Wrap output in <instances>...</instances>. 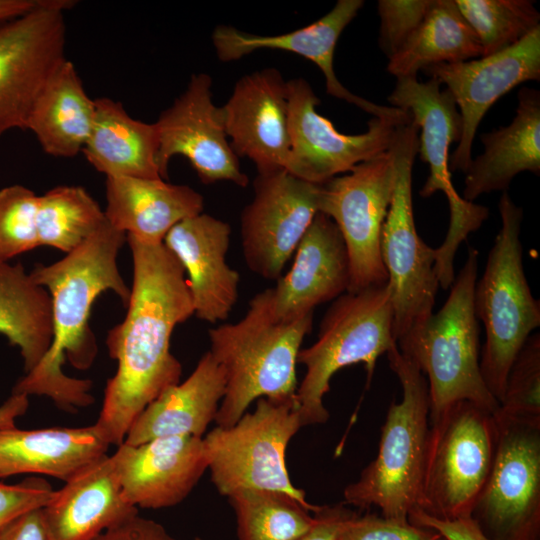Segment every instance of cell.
<instances>
[{
  "label": "cell",
  "mask_w": 540,
  "mask_h": 540,
  "mask_svg": "<svg viewBox=\"0 0 540 540\" xmlns=\"http://www.w3.org/2000/svg\"><path fill=\"white\" fill-rule=\"evenodd\" d=\"M70 0H44L38 7L0 21V135L25 129L36 98L66 59L64 11Z\"/></svg>",
  "instance_id": "obj_14"
},
{
  "label": "cell",
  "mask_w": 540,
  "mask_h": 540,
  "mask_svg": "<svg viewBox=\"0 0 540 540\" xmlns=\"http://www.w3.org/2000/svg\"><path fill=\"white\" fill-rule=\"evenodd\" d=\"M49 540H94L138 514L124 497L113 455H104L54 491L42 508Z\"/></svg>",
  "instance_id": "obj_24"
},
{
  "label": "cell",
  "mask_w": 540,
  "mask_h": 540,
  "mask_svg": "<svg viewBox=\"0 0 540 540\" xmlns=\"http://www.w3.org/2000/svg\"><path fill=\"white\" fill-rule=\"evenodd\" d=\"M94 116L95 101L87 95L74 64L65 59L36 98L25 129L45 153L74 157L90 136Z\"/></svg>",
  "instance_id": "obj_30"
},
{
  "label": "cell",
  "mask_w": 540,
  "mask_h": 540,
  "mask_svg": "<svg viewBox=\"0 0 540 540\" xmlns=\"http://www.w3.org/2000/svg\"><path fill=\"white\" fill-rule=\"evenodd\" d=\"M239 540H296L314 523L318 506H307L281 491L241 489L228 497Z\"/></svg>",
  "instance_id": "obj_33"
},
{
  "label": "cell",
  "mask_w": 540,
  "mask_h": 540,
  "mask_svg": "<svg viewBox=\"0 0 540 540\" xmlns=\"http://www.w3.org/2000/svg\"><path fill=\"white\" fill-rule=\"evenodd\" d=\"M321 184L287 171L257 174L254 196L241 213V241L248 268L267 280H278L319 212Z\"/></svg>",
  "instance_id": "obj_16"
},
{
  "label": "cell",
  "mask_w": 540,
  "mask_h": 540,
  "mask_svg": "<svg viewBox=\"0 0 540 540\" xmlns=\"http://www.w3.org/2000/svg\"><path fill=\"white\" fill-rule=\"evenodd\" d=\"M484 152L472 159L465 172L463 197L473 202L480 195L509 188L519 173L540 174V93L523 87L513 121L481 135Z\"/></svg>",
  "instance_id": "obj_28"
},
{
  "label": "cell",
  "mask_w": 540,
  "mask_h": 540,
  "mask_svg": "<svg viewBox=\"0 0 540 540\" xmlns=\"http://www.w3.org/2000/svg\"><path fill=\"white\" fill-rule=\"evenodd\" d=\"M108 222L126 236L159 244L177 223L203 212V196L164 179L106 178Z\"/></svg>",
  "instance_id": "obj_25"
},
{
  "label": "cell",
  "mask_w": 540,
  "mask_h": 540,
  "mask_svg": "<svg viewBox=\"0 0 540 540\" xmlns=\"http://www.w3.org/2000/svg\"><path fill=\"white\" fill-rule=\"evenodd\" d=\"M211 85L208 74H193L185 91L155 122L160 175L167 179L171 158L181 155L204 184L229 181L246 187L249 178L227 140L222 109L212 101Z\"/></svg>",
  "instance_id": "obj_17"
},
{
  "label": "cell",
  "mask_w": 540,
  "mask_h": 540,
  "mask_svg": "<svg viewBox=\"0 0 540 540\" xmlns=\"http://www.w3.org/2000/svg\"><path fill=\"white\" fill-rule=\"evenodd\" d=\"M354 513L343 504L318 506L312 527L296 540H339L344 523Z\"/></svg>",
  "instance_id": "obj_43"
},
{
  "label": "cell",
  "mask_w": 540,
  "mask_h": 540,
  "mask_svg": "<svg viewBox=\"0 0 540 540\" xmlns=\"http://www.w3.org/2000/svg\"><path fill=\"white\" fill-rule=\"evenodd\" d=\"M94 540H177L159 523L138 514L107 529Z\"/></svg>",
  "instance_id": "obj_42"
},
{
  "label": "cell",
  "mask_w": 540,
  "mask_h": 540,
  "mask_svg": "<svg viewBox=\"0 0 540 540\" xmlns=\"http://www.w3.org/2000/svg\"><path fill=\"white\" fill-rule=\"evenodd\" d=\"M125 499L159 509L182 502L208 469L203 437H159L139 445L122 443L112 454Z\"/></svg>",
  "instance_id": "obj_20"
},
{
  "label": "cell",
  "mask_w": 540,
  "mask_h": 540,
  "mask_svg": "<svg viewBox=\"0 0 540 540\" xmlns=\"http://www.w3.org/2000/svg\"><path fill=\"white\" fill-rule=\"evenodd\" d=\"M394 346L388 282L336 298L321 320L317 340L298 354L297 363L306 367L296 392L302 427L328 420L323 397L338 370L363 363L370 381L378 358Z\"/></svg>",
  "instance_id": "obj_7"
},
{
  "label": "cell",
  "mask_w": 540,
  "mask_h": 540,
  "mask_svg": "<svg viewBox=\"0 0 540 540\" xmlns=\"http://www.w3.org/2000/svg\"><path fill=\"white\" fill-rule=\"evenodd\" d=\"M193 540H202V539H201V538H199V537H196V538H194Z\"/></svg>",
  "instance_id": "obj_47"
},
{
  "label": "cell",
  "mask_w": 540,
  "mask_h": 540,
  "mask_svg": "<svg viewBox=\"0 0 540 540\" xmlns=\"http://www.w3.org/2000/svg\"><path fill=\"white\" fill-rule=\"evenodd\" d=\"M363 5L362 0H339L327 14L308 26L274 36L249 34L233 26L220 25L212 33L213 46L222 62L239 60L259 49H278L298 54L312 61L322 71L326 91L331 96L354 104L373 117H406L408 113L404 110L381 106L353 94L342 85L334 72L337 41Z\"/></svg>",
  "instance_id": "obj_21"
},
{
  "label": "cell",
  "mask_w": 540,
  "mask_h": 540,
  "mask_svg": "<svg viewBox=\"0 0 540 540\" xmlns=\"http://www.w3.org/2000/svg\"><path fill=\"white\" fill-rule=\"evenodd\" d=\"M96 424L34 430L0 428V478L34 473L69 481L107 454Z\"/></svg>",
  "instance_id": "obj_27"
},
{
  "label": "cell",
  "mask_w": 540,
  "mask_h": 540,
  "mask_svg": "<svg viewBox=\"0 0 540 540\" xmlns=\"http://www.w3.org/2000/svg\"><path fill=\"white\" fill-rule=\"evenodd\" d=\"M391 149L321 184L319 212L338 227L345 242L350 285L357 292L384 285L388 275L381 258V233L395 186Z\"/></svg>",
  "instance_id": "obj_13"
},
{
  "label": "cell",
  "mask_w": 540,
  "mask_h": 540,
  "mask_svg": "<svg viewBox=\"0 0 540 540\" xmlns=\"http://www.w3.org/2000/svg\"><path fill=\"white\" fill-rule=\"evenodd\" d=\"M497 414L540 422V334L532 333L516 355L507 374Z\"/></svg>",
  "instance_id": "obj_36"
},
{
  "label": "cell",
  "mask_w": 540,
  "mask_h": 540,
  "mask_svg": "<svg viewBox=\"0 0 540 540\" xmlns=\"http://www.w3.org/2000/svg\"><path fill=\"white\" fill-rule=\"evenodd\" d=\"M496 420L493 465L471 518L491 540H540V422Z\"/></svg>",
  "instance_id": "obj_12"
},
{
  "label": "cell",
  "mask_w": 540,
  "mask_h": 540,
  "mask_svg": "<svg viewBox=\"0 0 540 540\" xmlns=\"http://www.w3.org/2000/svg\"><path fill=\"white\" fill-rule=\"evenodd\" d=\"M0 334L19 348L26 373L41 362L52 343L51 296L20 262L0 260Z\"/></svg>",
  "instance_id": "obj_31"
},
{
  "label": "cell",
  "mask_w": 540,
  "mask_h": 540,
  "mask_svg": "<svg viewBox=\"0 0 540 540\" xmlns=\"http://www.w3.org/2000/svg\"><path fill=\"white\" fill-rule=\"evenodd\" d=\"M433 0H379V46L390 59L418 28Z\"/></svg>",
  "instance_id": "obj_38"
},
{
  "label": "cell",
  "mask_w": 540,
  "mask_h": 540,
  "mask_svg": "<svg viewBox=\"0 0 540 540\" xmlns=\"http://www.w3.org/2000/svg\"><path fill=\"white\" fill-rule=\"evenodd\" d=\"M126 234L106 222L79 247L50 265L36 264L31 278L47 289L52 300L53 339L41 362L21 377L12 394L44 395L66 411L94 402L92 382L67 376L65 357L77 369L89 368L97 346L88 326L92 305L105 291H113L125 305L130 289L117 265Z\"/></svg>",
  "instance_id": "obj_2"
},
{
  "label": "cell",
  "mask_w": 540,
  "mask_h": 540,
  "mask_svg": "<svg viewBox=\"0 0 540 540\" xmlns=\"http://www.w3.org/2000/svg\"><path fill=\"white\" fill-rule=\"evenodd\" d=\"M499 212L501 229L473 294L475 316L485 328L480 372L498 403L503 397L512 362L527 338L540 326V304L531 293L523 268L520 240L523 210L503 192Z\"/></svg>",
  "instance_id": "obj_6"
},
{
  "label": "cell",
  "mask_w": 540,
  "mask_h": 540,
  "mask_svg": "<svg viewBox=\"0 0 540 540\" xmlns=\"http://www.w3.org/2000/svg\"><path fill=\"white\" fill-rule=\"evenodd\" d=\"M339 540H446L439 532L377 514L354 513L344 523Z\"/></svg>",
  "instance_id": "obj_39"
},
{
  "label": "cell",
  "mask_w": 540,
  "mask_h": 540,
  "mask_svg": "<svg viewBox=\"0 0 540 540\" xmlns=\"http://www.w3.org/2000/svg\"><path fill=\"white\" fill-rule=\"evenodd\" d=\"M444 83L453 96L462 121L461 138L449 157V170L466 172L477 128L490 107L526 81L540 79V26L521 41L478 60L439 63L424 70Z\"/></svg>",
  "instance_id": "obj_18"
},
{
  "label": "cell",
  "mask_w": 540,
  "mask_h": 540,
  "mask_svg": "<svg viewBox=\"0 0 540 540\" xmlns=\"http://www.w3.org/2000/svg\"><path fill=\"white\" fill-rule=\"evenodd\" d=\"M386 354L402 399L390 404L375 459L345 487L343 496L347 504L378 507L383 517L408 520L420 497L429 429L428 382L397 345Z\"/></svg>",
  "instance_id": "obj_5"
},
{
  "label": "cell",
  "mask_w": 540,
  "mask_h": 540,
  "mask_svg": "<svg viewBox=\"0 0 540 540\" xmlns=\"http://www.w3.org/2000/svg\"><path fill=\"white\" fill-rule=\"evenodd\" d=\"M226 389L223 367L207 351L191 375L165 389L138 415L123 443L139 445L159 437L202 438L215 421Z\"/></svg>",
  "instance_id": "obj_26"
},
{
  "label": "cell",
  "mask_w": 540,
  "mask_h": 540,
  "mask_svg": "<svg viewBox=\"0 0 540 540\" xmlns=\"http://www.w3.org/2000/svg\"><path fill=\"white\" fill-rule=\"evenodd\" d=\"M90 136L82 150L88 162L107 177L162 179L155 123L132 118L110 98L95 99Z\"/></svg>",
  "instance_id": "obj_29"
},
{
  "label": "cell",
  "mask_w": 540,
  "mask_h": 540,
  "mask_svg": "<svg viewBox=\"0 0 540 540\" xmlns=\"http://www.w3.org/2000/svg\"><path fill=\"white\" fill-rule=\"evenodd\" d=\"M312 325L313 313L290 322L276 320L265 289L249 301L240 321L209 329V352L226 376L217 426L234 425L259 398L276 402L296 398L297 358Z\"/></svg>",
  "instance_id": "obj_3"
},
{
  "label": "cell",
  "mask_w": 540,
  "mask_h": 540,
  "mask_svg": "<svg viewBox=\"0 0 540 540\" xmlns=\"http://www.w3.org/2000/svg\"><path fill=\"white\" fill-rule=\"evenodd\" d=\"M418 131L411 116L398 126L390 146L396 178L380 249L391 291L396 342L433 313L439 287L435 248L420 238L413 215L412 168L419 147Z\"/></svg>",
  "instance_id": "obj_9"
},
{
  "label": "cell",
  "mask_w": 540,
  "mask_h": 540,
  "mask_svg": "<svg viewBox=\"0 0 540 540\" xmlns=\"http://www.w3.org/2000/svg\"><path fill=\"white\" fill-rule=\"evenodd\" d=\"M106 220L104 211L84 188L55 187L38 197V244L68 254L95 233Z\"/></svg>",
  "instance_id": "obj_34"
},
{
  "label": "cell",
  "mask_w": 540,
  "mask_h": 540,
  "mask_svg": "<svg viewBox=\"0 0 540 540\" xmlns=\"http://www.w3.org/2000/svg\"><path fill=\"white\" fill-rule=\"evenodd\" d=\"M290 155L286 171L323 184L389 150L399 125L411 118L372 117L367 131L349 135L316 111L320 99L303 78L287 81Z\"/></svg>",
  "instance_id": "obj_15"
},
{
  "label": "cell",
  "mask_w": 540,
  "mask_h": 540,
  "mask_svg": "<svg viewBox=\"0 0 540 540\" xmlns=\"http://www.w3.org/2000/svg\"><path fill=\"white\" fill-rule=\"evenodd\" d=\"M455 3L477 36L482 56L513 46L540 26V13L533 1L455 0Z\"/></svg>",
  "instance_id": "obj_35"
},
{
  "label": "cell",
  "mask_w": 540,
  "mask_h": 540,
  "mask_svg": "<svg viewBox=\"0 0 540 540\" xmlns=\"http://www.w3.org/2000/svg\"><path fill=\"white\" fill-rule=\"evenodd\" d=\"M230 145L259 175L286 171L290 155L287 81L276 68L241 77L221 106Z\"/></svg>",
  "instance_id": "obj_19"
},
{
  "label": "cell",
  "mask_w": 540,
  "mask_h": 540,
  "mask_svg": "<svg viewBox=\"0 0 540 540\" xmlns=\"http://www.w3.org/2000/svg\"><path fill=\"white\" fill-rule=\"evenodd\" d=\"M481 56L480 42L455 0H433L421 24L389 59L387 70L397 79L417 77L431 65Z\"/></svg>",
  "instance_id": "obj_32"
},
{
  "label": "cell",
  "mask_w": 540,
  "mask_h": 540,
  "mask_svg": "<svg viewBox=\"0 0 540 540\" xmlns=\"http://www.w3.org/2000/svg\"><path fill=\"white\" fill-rule=\"evenodd\" d=\"M29 407L28 396L24 394H11L0 405V428L14 426L17 418L23 416Z\"/></svg>",
  "instance_id": "obj_45"
},
{
  "label": "cell",
  "mask_w": 540,
  "mask_h": 540,
  "mask_svg": "<svg viewBox=\"0 0 540 540\" xmlns=\"http://www.w3.org/2000/svg\"><path fill=\"white\" fill-rule=\"evenodd\" d=\"M477 274L478 251L470 247L442 308L396 342L399 352L427 379L429 420L462 400L494 414L499 410L480 372L479 324L473 305Z\"/></svg>",
  "instance_id": "obj_4"
},
{
  "label": "cell",
  "mask_w": 540,
  "mask_h": 540,
  "mask_svg": "<svg viewBox=\"0 0 540 540\" xmlns=\"http://www.w3.org/2000/svg\"><path fill=\"white\" fill-rule=\"evenodd\" d=\"M294 262L276 286L268 288L272 316L282 322L313 313L350 285L349 257L343 237L327 215L318 212L295 250Z\"/></svg>",
  "instance_id": "obj_22"
},
{
  "label": "cell",
  "mask_w": 540,
  "mask_h": 540,
  "mask_svg": "<svg viewBox=\"0 0 540 540\" xmlns=\"http://www.w3.org/2000/svg\"><path fill=\"white\" fill-rule=\"evenodd\" d=\"M230 240V225L202 212L177 223L163 241L188 276L194 314L211 324L228 318L239 295L240 275L226 263Z\"/></svg>",
  "instance_id": "obj_23"
},
{
  "label": "cell",
  "mask_w": 540,
  "mask_h": 540,
  "mask_svg": "<svg viewBox=\"0 0 540 540\" xmlns=\"http://www.w3.org/2000/svg\"><path fill=\"white\" fill-rule=\"evenodd\" d=\"M54 491L50 483L40 477H30L17 484L0 482V532L18 517L42 509Z\"/></svg>",
  "instance_id": "obj_40"
},
{
  "label": "cell",
  "mask_w": 540,
  "mask_h": 540,
  "mask_svg": "<svg viewBox=\"0 0 540 540\" xmlns=\"http://www.w3.org/2000/svg\"><path fill=\"white\" fill-rule=\"evenodd\" d=\"M302 427L296 398L276 402L257 399L230 427L216 426L203 438L211 481L222 496L241 489L281 491L308 503L290 480L286 467L288 443Z\"/></svg>",
  "instance_id": "obj_11"
},
{
  "label": "cell",
  "mask_w": 540,
  "mask_h": 540,
  "mask_svg": "<svg viewBox=\"0 0 540 540\" xmlns=\"http://www.w3.org/2000/svg\"><path fill=\"white\" fill-rule=\"evenodd\" d=\"M393 107L407 111L420 130V158L429 165V176L419 194L428 198L437 191L447 198L450 221L443 243L435 248V272L442 289L454 279V258L460 244L477 231L489 216L483 205L462 198L454 188L449 170V147L459 142L462 121L451 93L440 89L435 78L420 82L417 77L398 78L388 97Z\"/></svg>",
  "instance_id": "obj_10"
},
{
  "label": "cell",
  "mask_w": 540,
  "mask_h": 540,
  "mask_svg": "<svg viewBox=\"0 0 540 540\" xmlns=\"http://www.w3.org/2000/svg\"><path fill=\"white\" fill-rule=\"evenodd\" d=\"M44 0H0V21L24 14L43 3Z\"/></svg>",
  "instance_id": "obj_46"
},
{
  "label": "cell",
  "mask_w": 540,
  "mask_h": 540,
  "mask_svg": "<svg viewBox=\"0 0 540 540\" xmlns=\"http://www.w3.org/2000/svg\"><path fill=\"white\" fill-rule=\"evenodd\" d=\"M497 438L496 414L468 400L429 420L416 509L443 520L471 517L493 465Z\"/></svg>",
  "instance_id": "obj_8"
},
{
  "label": "cell",
  "mask_w": 540,
  "mask_h": 540,
  "mask_svg": "<svg viewBox=\"0 0 540 540\" xmlns=\"http://www.w3.org/2000/svg\"><path fill=\"white\" fill-rule=\"evenodd\" d=\"M133 284L125 319L109 330L106 346L117 361L107 381L96 425L110 445H121L138 415L180 382L182 365L170 352L176 325L194 314L185 271L164 243L126 236Z\"/></svg>",
  "instance_id": "obj_1"
},
{
  "label": "cell",
  "mask_w": 540,
  "mask_h": 540,
  "mask_svg": "<svg viewBox=\"0 0 540 540\" xmlns=\"http://www.w3.org/2000/svg\"><path fill=\"white\" fill-rule=\"evenodd\" d=\"M38 197L21 185L0 190V260L8 261L39 246Z\"/></svg>",
  "instance_id": "obj_37"
},
{
  "label": "cell",
  "mask_w": 540,
  "mask_h": 540,
  "mask_svg": "<svg viewBox=\"0 0 540 540\" xmlns=\"http://www.w3.org/2000/svg\"><path fill=\"white\" fill-rule=\"evenodd\" d=\"M408 521L414 525L426 527L439 532L446 540H491L471 518L443 520L434 518L419 509L412 510Z\"/></svg>",
  "instance_id": "obj_41"
},
{
  "label": "cell",
  "mask_w": 540,
  "mask_h": 540,
  "mask_svg": "<svg viewBox=\"0 0 540 540\" xmlns=\"http://www.w3.org/2000/svg\"><path fill=\"white\" fill-rule=\"evenodd\" d=\"M0 540H49L42 509L30 511L8 524Z\"/></svg>",
  "instance_id": "obj_44"
}]
</instances>
